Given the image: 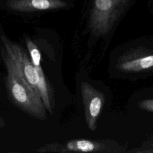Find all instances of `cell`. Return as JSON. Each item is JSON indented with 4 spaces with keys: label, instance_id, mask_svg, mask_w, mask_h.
<instances>
[{
    "label": "cell",
    "instance_id": "cell-5",
    "mask_svg": "<svg viewBox=\"0 0 153 153\" xmlns=\"http://www.w3.org/2000/svg\"><path fill=\"white\" fill-rule=\"evenodd\" d=\"M7 7L17 11H36L63 8L66 3L62 0H8Z\"/></svg>",
    "mask_w": 153,
    "mask_h": 153
},
{
    "label": "cell",
    "instance_id": "cell-8",
    "mask_svg": "<svg viewBox=\"0 0 153 153\" xmlns=\"http://www.w3.org/2000/svg\"><path fill=\"white\" fill-rule=\"evenodd\" d=\"M5 121L3 119V118L0 115V129L4 128L5 127Z\"/></svg>",
    "mask_w": 153,
    "mask_h": 153
},
{
    "label": "cell",
    "instance_id": "cell-4",
    "mask_svg": "<svg viewBox=\"0 0 153 153\" xmlns=\"http://www.w3.org/2000/svg\"><path fill=\"white\" fill-rule=\"evenodd\" d=\"M81 91L88 128L94 130L103 105L104 96L101 92L85 81L81 83Z\"/></svg>",
    "mask_w": 153,
    "mask_h": 153
},
{
    "label": "cell",
    "instance_id": "cell-2",
    "mask_svg": "<svg viewBox=\"0 0 153 153\" xmlns=\"http://www.w3.org/2000/svg\"><path fill=\"white\" fill-rule=\"evenodd\" d=\"M4 48L25 80L38 94L50 113L53 112L52 91L45 76H41L33 65L30 56L19 44L1 36Z\"/></svg>",
    "mask_w": 153,
    "mask_h": 153
},
{
    "label": "cell",
    "instance_id": "cell-6",
    "mask_svg": "<svg viewBox=\"0 0 153 153\" xmlns=\"http://www.w3.org/2000/svg\"><path fill=\"white\" fill-rule=\"evenodd\" d=\"M152 67H153V54L124 61L118 66L120 70L128 72H139Z\"/></svg>",
    "mask_w": 153,
    "mask_h": 153
},
{
    "label": "cell",
    "instance_id": "cell-1",
    "mask_svg": "<svg viewBox=\"0 0 153 153\" xmlns=\"http://www.w3.org/2000/svg\"><path fill=\"white\" fill-rule=\"evenodd\" d=\"M1 55L7 71L5 84L11 101L32 117L46 120V109L40 96L25 80L4 48H1Z\"/></svg>",
    "mask_w": 153,
    "mask_h": 153
},
{
    "label": "cell",
    "instance_id": "cell-3",
    "mask_svg": "<svg viewBox=\"0 0 153 153\" xmlns=\"http://www.w3.org/2000/svg\"><path fill=\"white\" fill-rule=\"evenodd\" d=\"M130 0H94L89 18V27L96 36L111 29Z\"/></svg>",
    "mask_w": 153,
    "mask_h": 153
},
{
    "label": "cell",
    "instance_id": "cell-7",
    "mask_svg": "<svg viewBox=\"0 0 153 153\" xmlns=\"http://www.w3.org/2000/svg\"><path fill=\"white\" fill-rule=\"evenodd\" d=\"M97 149V145L90 140L85 139L73 140L68 142L65 148H62L59 152L80 151V152H92Z\"/></svg>",
    "mask_w": 153,
    "mask_h": 153
}]
</instances>
